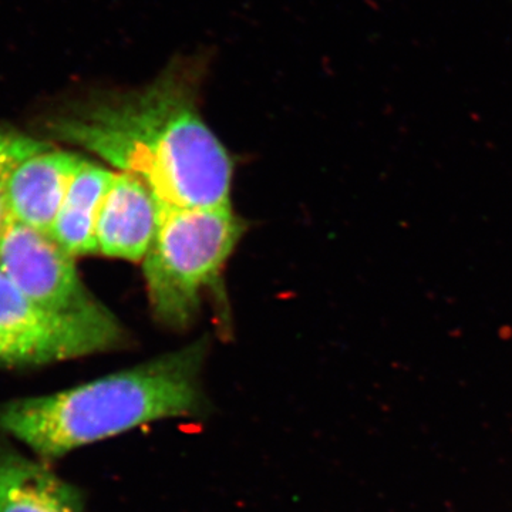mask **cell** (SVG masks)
<instances>
[{"instance_id": "obj_5", "label": "cell", "mask_w": 512, "mask_h": 512, "mask_svg": "<svg viewBox=\"0 0 512 512\" xmlns=\"http://www.w3.org/2000/svg\"><path fill=\"white\" fill-rule=\"evenodd\" d=\"M82 161L49 141L0 128V194L6 214L50 235Z\"/></svg>"}, {"instance_id": "obj_4", "label": "cell", "mask_w": 512, "mask_h": 512, "mask_svg": "<svg viewBox=\"0 0 512 512\" xmlns=\"http://www.w3.org/2000/svg\"><path fill=\"white\" fill-rule=\"evenodd\" d=\"M113 312L67 315L47 311L0 271V369H33L111 352L127 345Z\"/></svg>"}, {"instance_id": "obj_3", "label": "cell", "mask_w": 512, "mask_h": 512, "mask_svg": "<svg viewBox=\"0 0 512 512\" xmlns=\"http://www.w3.org/2000/svg\"><path fill=\"white\" fill-rule=\"evenodd\" d=\"M245 227L231 205L164 208L156 237L143 261L154 318L173 330L190 328L202 296L217 284Z\"/></svg>"}, {"instance_id": "obj_8", "label": "cell", "mask_w": 512, "mask_h": 512, "mask_svg": "<svg viewBox=\"0 0 512 512\" xmlns=\"http://www.w3.org/2000/svg\"><path fill=\"white\" fill-rule=\"evenodd\" d=\"M0 512H86V495L0 436Z\"/></svg>"}, {"instance_id": "obj_6", "label": "cell", "mask_w": 512, "mask_h": 512, "mask_svg": "<svg viewBox=\"0 0 512 512\" xmlns=\"http://www.w3.org/2000/svg\"><path fill=\"white\" fill-rule=\"evenodd\" d=\"M0 271L47 311L67 315L109 311L83 284L72 255L50 235L9 214L0 235Z\"/></svg>"}, {"instance_id": "obj_9", "label": "cell", "mask_w": 512, "mask_h": 512, "mask_svg": "<svg viewBox=\"0 0 512 512\" xmlns=\"http://www.w3.org/2000/svg\"><path fill=\"white\" fill-rule=\"evenodd\" d=\"M114 175L109 168L84 158L74 174L50 232V237L73 258L97 252V221Z\"/></svg>"}, {"instance_id": "obj_1", "label": "cell", "mask_w": 512, "mask_h": 512, "mask_svg": "<svg viewBox=\"0 0 512 512\" xmlns=\"http://www.w3.org/2000/svg\"><path fill=\"white\" fill-rule=\"evenodd\" d=\"M208 57H175L151 82L94 90L46 120L47 136L136 175L164 208L231 205L232 161L201 113Z\"/></svg>"}, {"instance_id": "obj_2", "label": "cell", "mask_w": 512, "mask_h": 512, "mask_svg": "<svg viewBox=\"0 0 512 512\" xmlns=\"http://www.w3.org/2000/svg\"><path fill=\"white\" fill-rule=\"evenodd\" d=\"M208 336L130 369L45 396L0 403V436L55 463L77 448L144 424L208 412L202 373Z\"/></svg>"}, {"instance_id": "obj_10", "label": "cell", "mask_w": 512, "mask_h": 512, "mask_svg": "<svg viewBox=\"0 0 512 512\" xmlns=\"http://www.w3.org/2000/svg\"><path fill=\"white\" fill-rule=\"evenodd\" d=\"M6 208L3 202L2 194H0V235H2L3 225H5Z\"/></svg>"}, {"instance_id": "obj_7", "label": "cell", "mask_w": 512, "mask_h": 512, "mask_svg": "<svg viewBox=\"0 0 512 512\" xmlns=\"http://www.w3.org/2000/svg\"><path fill=\"white\" fill-rule=\"evenodd\" d=\"M160 220L161 204L153 191L136 175L116 173L97 221V252L109 258L143 262Z\"/></svg>"}]
</instances>
